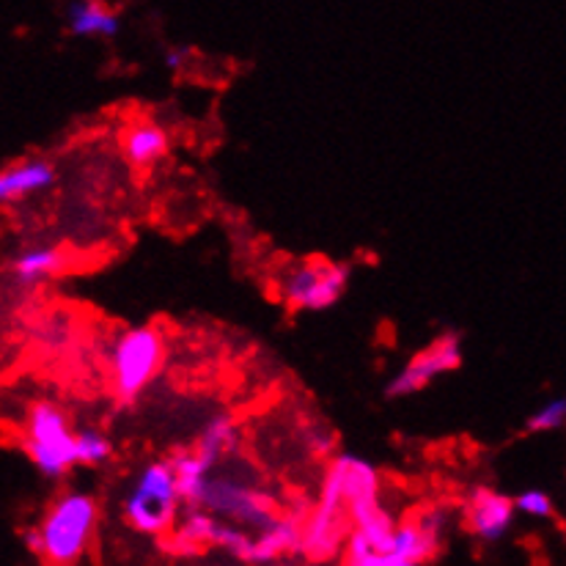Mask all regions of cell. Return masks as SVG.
Segmentation results:
<instances>
[{
    "label": "cell",
    "mask_w": 566,
    "mask_h": 566,
    "mask_svg": "<svg viewBox=\"0 0 566 566\" xmlns=\"http://www.w3.org/2000/svg\"><path fill=\"white\" fill-rule=\"evenodd\" d=\"M99 525V503L86 490H66L25 531V547L48 566H77L88 556Z\"/></svg>",
    "instance_id": "cell-1"
},
{
    "label": "cell",
    "mask_w": 566,
    "mask_h": 566,
    "mask_svg": "<svg viewBox=\"0 0 566 566\" xmlns=\"http://www.w3.org/2000/svg\"><path fill=\"white\" fill-rule=\"evenodd\" d=\"M179 512L182 497L168 460L144 462L122 497V514L129 528L146 536H168Z\"/></svg>",
    "instance_id": "cell-2"
},
{
    "label": "cell",
    "mask_w": 566,
    "mask_h": 566,
    "mask_svg": "<svg viewBox=\"0 0 566 566\" xmlns=\"http://www.w3.org/2000/svg\"><path fill=\"white\" fill-rule=\"evenodd\" d=\"M198 506L212 517L240 525L251 534L268 528L279 517V501L268 490L231 471H220V468L209 473Z\"/></svg>",
    "instance_id": "cell-3"
},
{
    "label": "cell",
    "mask_w": 566,
    "mask_h": 566,
    "mask_svg": "<svg viewBox=\"0 0 566 566\" xmlns=\"http://www.w3.org/2000/svg\"><path fill=\"white\" fill-rule=\"evenodd\" d=\"M25 454L39 473L64 479L75 465V429L66 410L55 401H33L25 412Z\"/></svg>",
    "instance_id": "cell-4"
},
{
    "label": "cell",
    "mask_w": 566,
    "mask_h": 566,
    "mask_svg": "<svg viewBox=\"0 0 566 566\" xmlns=\"http://www.w3.org/2000/svg\"><path fill=\"white\" fill-rule=\"evenodd\" d=\"M166 360V338L155 325L129 327L113 342L111 349V377L113 394L133 405L140 394L160 375Z\"/></svg>",
    "instance_id": "cell-5"
},
{
    "label": "cell",
    "mask_w": 566,
    "mask_h": 566,
    "mask_svg": "<svg viewBox=\"0 0 566 566\" xmlns=\"http://www.w3.org/2000/svg\"><path fill=\"white\" fill-rule=\"evenodd\" d=\"M349 268L327 259H305L292 264L279 281V294L289 311H327L342 300Z\"/></svg>",
    "instance_id": "cell-6"
},
{
    "label": "cell",
    "mask_w": 566,
    "mask_h": 566,
    "mask_svg": "<svg viewBox=\"0 0 566 566\" xmlns=\"http://www.w3.org/2000/svg\"><path fill=\"white\" fill-rule=\"evenodd\" d=\"M349 536V517L342 495L327 481H322V492L316 506L311 509L305 525H300V553L308 562H331Z\"/></svg>",
    "instance_id": "cell-7"
},
{
    "label": "cell",
    "mask_w": 566,
    "mask_h": 566,
    "mask_svg": "<svg viewBox=\"0 0 566 566\" xmlns=\"http://www.w3.org/2000/svg\"><path fill=\"white\" fill-rule=\"evenodd\" d=\"M462 366V342L457 333H446V336L434 338L423 353L410 358V364L385 385V396L388 399H407V396L421 394L423 388L434 382L438 377L451 375Z\"/></svg>",
    "instance_id": "cell-8"
},
{
    "label": "cell",
    "mask_w": 566,
    "mask_h": 566,
    "mask_svg": "<svg viewBox=\"0 0 566 566\" xmlns=\"http://www.w3.org/2000/svg\"><path fill=\"white\" fill-rule=\"evenodd\" d=\"M325 481L333 490L342 495L344 506L349 512L360 506H371L379 503V473L371 462L360 460L355 454H338L333 457L331 468H327Z\"/></svg>",
    "instance_id": "cell-9"
},
{
    "label": "cell",
    "mask_w": 566,
    "mask_h": 566,
    "mask_svg": "<svg viewBox=\"0 0 566 566\" xmlns=\"http://www.w3.org/2000/svg\"><path fill=\"white\" fill-rule=\"evenodd\" d=\"M514 517L517 512L506 492H497L492 486H473L468 495V528L486 545L501 542L512 531Z\"/></svg>",
    "instance_id": "cell-10"
},
{
    "label": "cell",
    "mask_w": 566,
    "mask_h": 566,
    "mask_svg": "<svg viewBox=\"0 0 566 566\" xmlns=\"http://www.w3.org/2000/svg\"><path fill=\"white\" fill-rule=\"evenodd\" d=\"M55 185V166L44 157H25L0 168V207L31 198Z\"/></svg>",
    "instance_id": "cell-11"
},
{
    "label": "cell",
    "mask_w": 566,
    "mask_h": 566,
    "mask_svg": "<svg viewBox=\"0 0 566 566\" xmlns=\"http://www.w3.org/2000/svg\"><path fill=\"white\" fill-rule=\"evenodd\" d=\"M218 523L220 520L203 512L201 506H182L171 534L166 536V547L174 556H198V553L214 545Z\"/></svg>",
    "instance_id": "cell-12"
},
{
    "label": "cell",
    "mask_w": 566,
    "mask_h": 566,
    "mask_svg": "<svg viewBox=\"0 0 566 566\" xmlns=\"http://www.w3.org/2000/svg\"><path fill=\"white\" fill-rule=\"evenodd\" d=\"M300 520L297 517H275L268 528L256 531L253 534L251 545V558L248 564L268 566L281 562L283 556H292V553H300Z\"/></svg>",
    "instance_id": "cell-13"
},
{
    "label": "cell",
    "mask_w": 566,
    "mask_h": 566,
    "mask_svg": "<svg viewBox=\"0 0 566 566\" xmlns=\"http://www.w3.org/2000/svg\"><path fill=\"white\" fill-rule=\"evenodd\" d=\"M192 449L203 457L212 468L223 465L229 457H234L242 449V429L229 412H218L203 423L201 434H198Z\"/></svg>",
    "instance_id": "cell-14"
},
{
    "label": "cell",
    "mask_w": 566,
    "mask_h": 566,
    "mask_svg": "<svg viewBox=\"0 0 566 566\" xmlns=\"http://www.w3.org/2000/svg\"><path fill=\"white\" fill-rule=\"evenodd\" d=\"M64 251L55 245H31L20 251L11 262V279L17 286H39V283L55 279L64 270Z\"/></svg>",
    "instance_id": "cell-15"
},
{
    "label": "cell",
    "mask_w": 566,
    "mask_h": 566,
    "mask_svg": "<svg viewBox=\"0 0 566 566\" xmlns=\"http://www.w3.org/2000/svg\"><path fill=\"white\" fill-rule=\"evenodd\" d=\"M168 133L155 122H138L124 133L122 151L127 157L129 166L135 168H149L160 163L168 155Z\"/></svg>",
    "instance_id": "cell-16"
},
{
    "label": "cell",
    "mask_w": 566,
    "mask_h": 566,
    "mask_svg": "<svg viewBox=\"0 0 566 566\" xmlns=\"http://www.w3.org/2000/svg\"><path fill=\"white\" fill-rule=\"evenodd\" d=\"M66 25L75 36L113 39L122 31V17L99 0H77L66 9Z\"/></svg>",
    "instance_id": "cell-17"
},
{
    "label": "cell",
    "mask_w": 566,
    "mask_h": 566,
    "mask_svg": "<svg viewBox=\"0 0 566 566\" xmlns=\"http://www.w3.org/2000/svg\"><path fill=\"white\" fill-rule=\"evenodd\" d=\"M168 465H171L174 481H177L179 497H182V506H198L201 501L203 484H207L209 473L214 471L196 449H182L174 457H168Z\"/></svg>",
    "instance_id": "cell-18"
},
{
    "label": "cell",
    "mask_w": 566,
    "mask_h": 566,
    "mask_svg": "<svg viewBox=\"0 0 566 566\" xmlns=\"http://www.w3.org/2000/svg\"><path fill=\"white\" fill-rule=\"evenodd\" d=\"M113 443L99 432V429H81L75 432V465L99 468L111 462Z\"/></svg>",
    "instance_id": "cell-19"
},
{
    "label": "cell",
    "mask_w": 566,
    "mask_h": 566,
    "mask_svg": "<svg viewBox=\"0 0 566 566\" xmlns=\"http://www.w3.org/2000/svg\"><path fill=\"white\" fill-rule=\"evenodd\" d=\"M564 423H566V399L564 396H551V399L542 401V405L531 412L528 421H525V429L536 434L558 432V429H564Z\"/></svg>",
    "instance_id": "cell-20"
},
{
    "label": "cell",
    "mask_w": 566,
    "mask_h": 566,
    "mask_svg": "<svg viewBox=\"0 0 566 566\" xmlns=\"http://www.w3.org/2000/svg\"><path fill=\"white\" fill-rule=\"evenodd\" d=\"M251 545H253L251 531L240 528V525L223 523V520H220L218 531H214V545L212 547H220V551L229 553L231 558L248 564V558H251Z\"/></svg>",
    "instance_id": "cell-21"
},
{
    "label": "cell",
    "mask_w": 566,
    "mask_h": 566,
    "mask_svg": "<svg viewBox=\"0 0 566 566\" xmlns=\"http://www.w3.org/2000/svg\"><path fill=\"white\" fill-rule=\"evenodd\" d=\"M347 551H344V566H412L401 558H396L394 553H377L366 545L364 539H358L355 534L347 536Z\"/></svg>",
    "instance_id": "cell-22"
},
{
    "label": "cell",
    "mask_w": 566,
    "mask_h": 566,
    "mask_svg": "<svg viewBox=\"0 0 566 566\" xmlns=\"http://www.w3.org/2000/svg\"><path fill=\"white\" fill-rule=\"evenodd\" d=\"M514 512L525 514V517L534 520H551L556 514V503H553L551 492L539 490V486H531V490H523L517 497H512Z\"/></svg>",
    "instance_id": "cell-23"
},
{
    "label": "cell",
    "mask_w": 566,
    "mask_h": 566,
    "mask_svg": "<svg viewBox=\"0 0 566 566\" xmlns=\"http://www.w3.org/2000/svg\"><path fill=\"white\" fill-rule=\"evenodd\" d=\"M308 446H311V451H314V454L325 457V454H331L333 446H336V434L327 432V429H319V432H311L308 434Z\"/></svg>",
    "instance_id": "cell-24"
},
{
    "label": "cell",
    "mask_w": 566,
    "mask_h": 566,
    "mask_svg": "<svg viewBox=\"0 0 566 566\" xmlns=\"http://www.w3.org/2000/svg\"><path fill=\"white\" fill-rule=\"evenodd\" d=\"M188 55H190L188 48H171L166 53V66L171 72H179L185 66V61H188Z\"/></svg>",
    "instance_id": "cell-25"
}]
</instances>
